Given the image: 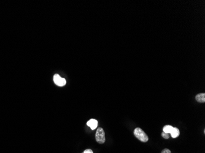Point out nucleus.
<instances>
[{
    "label": "nucleus",
    "mask_w": 205,
    "mask_h": 153,
    "mask_svg": "<svg viewBox=\"0 0 205 153\" xmlns=\"http://www.w3.org/2000/svg\"><path fill=\"white\" fill-rule=\"evenodd\" d=\"M195 99L198 102L204 103L205 102V94L204 93L198 94L195 97Z\"/></svg>",
    "instance_id": "39448f33"
},
{
    "label": "nucleus",
    "mask_w": 205,
    "mask_h": 153,
    "mask_svg": "<svg viewBox=\"0 0 205 153\" xmlns=\"http://www.w3.org/2000/svg\"><path fill=\"white\" fill-rule=\"evenodd\" d=\"M134 135L137 139L142 142H147L149 140L148 136L143 129L137 128L134 130Z\"/></svg>",
    "instance_id": "f257e3e1"
},
{
    "label": "nucleus",
    "mask_w": 205,
    "mask_h": 153,
    "mask_svg": "<svg viewBox=\"0 0 205 153\" xmlns=\"http://www.w3.org/2000/svg\"><path fill=\"white\" fill-rule=\"evenodd\" d=\"M162 153H171V151L168 149H164L162 151Z\"/></svg>",
    "instance_id": "1a4fd4ad"
},
{
    "label": "nucleus",
    "mask_w": 205,
    "mask_h": 153,
    "mask_svg": "<svg viewBox=\"0 0 205 153\" xmlns=\"http://www.w3.org/2000/svg\"><path fill=\"white\" fill-rule=\"evenodd\" d=\"M162 136L163 138H164L165 139H168L169 137V134H167V133H165V132H163L162 133Z\"/></svg>",
    "instance_id": "6e6552de"
},
{
    "label": "nucleus",
    "mask_w": 205,
    "mask_h": 153,
    "mask_svg": "<svg viewBox=\"0 0 205 153\" xmlns=\"http://www.w3.org/2000/svg\"><path fill=\"white\" fill-rule=\"evenodd\" d=\"M172 129H173V127L172 126L166 125L163 127V132H165V133H167V134H170L171 132L172 131Z\"/></svg>",
    "instance_id": "0eeeda50"
},
{
    "label": "nucleus",
    "mask_w": 205,
    "mask_h": 153,
    "mask_svg": "<svg viewBox=\"0 0 205 153\" xmlns=\"http://www.w3.org/2000/svg\"><path fill=\"white\" fill-rule=\"evenodd\" d=\"M54 83L59 86H64L66 85L67 81L65 79L61 78L58 74H55L54 76Z\"/></svg>",
    "instance_id": "7ed1b4c3"
},
{
    "label": "nucleus",
    "mask_w": 205,
    "mask_h": 153,
    "mask_svg": "<svg viewBox=\"0 0 205 153\" xmlns=\"http://www.w3.org/2000/svg\"><path fill=\"white\" fill-rule=\"evenodd\" d=\"M95 139L97 142L100 144H103L105 142V132L102 128H99L97 129L95 135Z\"/></svg>",
    "instance_id": "f03ea898"
},
{
    "label": "nucleus",
    "mask_w": 205,
    "mask_h": 153,
    "mask_svg": "<svg viewBox=\"0 0 205 153\" xmlns=\"http://www.w3.org/2000/svg\"><path fill=\"white\" fill-rule=\"evenodd\" d=\"M87 124L91 128L92 130H95L97 129L98 126V121L95 119H91L87 122Z\"/></svg>",
    "instance_id": "20e7f679"
},
{
    "label": "nucleus",
    "mask_w": 205,
    "mask_h": 153,
    "mask_svg": "<svg viewBox=\"0 0 205 153\" xmlns=\"http://www.w3.org/2000/svg\"><path fill=\"white\" fill-rule=\"evenodd\" d=\"M170 134H171V137L174 138V139H175V138H177L179 135L180 131H179V130L177 128H173V129H172V131L171 132Z\"/></svg>",
    "instance_id": "423d86ee"
},
{
    "label": "nucleus",
    "mask_w": 205,
    "mask_h": 153,
    "mask_svg": "<svg viewBox=\"0 0 205 153\" xmlns=\"http://www.w3.org/2000/svg\"><path fill=\"white\" fill-rule=\"evenodd\" d=\"M82 153H93V151L90 149H87L86 150H85Z\"/></svg>",
    "instance_id": "9d476101"
}]
</instances>
